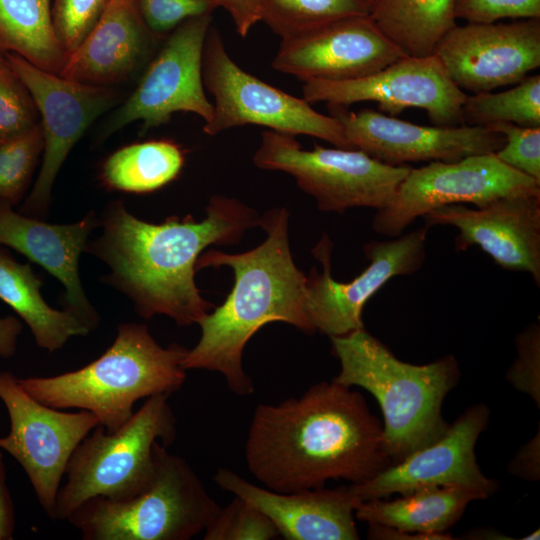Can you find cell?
Segmentation results:
<instances>
[{
	"mask_svg": "<svg viewBox=\"0 0 540 540\" xmlns=\"http://www.w3.org/2000/svg\"><path fill=\"white\" fill-rule=\"evenodd\" d=\"M230 15L237 33L246 37L252 27L261 21L258 0H213Z\"/></svg>",
	"mask_w": 540,
	"mask_h": 540,
	"instance_id": "obj_40",
	"label": "cell"
},
{
	"mask_svg": "<svg viewBox=\"0 0 540 540\" xmlns=\"http://www.w3.org/2000/svg\"><path fill=\"white\" fill-rule=\"evenodd\" d=\"M540 126V75L525 77L503 92L467 95L462 107V124L487 126L495 123Z\"/></svg>",
	"mask_w": 540,
	"mask_h": 540,
	"instance_id": "obj_29",
	"label": "cell"
},
{
	"mask_svg": "<svg viewBox=\"0 0 540 540\" xmlns=\"http://www.w3.org/2000/svg\"><path fill=\"white\" fill-rule=\"evenodd\" d=\"M539 538H540V530L537 529L531 532L530 534H527L524 537H522L521 540H535V539L538 540Z\"/></svg>",
	"mask_w": 540,
	"mask_h": 540,
	"instance_id": "obj_44",
	"label": "cell"
},
{
	"mask_svg": "<svg viewBox=\"0 0 540 540\" xmlns=\"http://www.w3.org/2000/svg\"><path fill=\"white\" fill-rule=\"evenodd\" d=\"M368 539L376 540H451V534H422L402 531L393 527L368 523Z\"/></svg>",
	"mask_w": 540,
	"mask_h": 540,
	"instance_id": "obj_42",
	"label": "cell"
},
{
	"mask_svg": "<svg viewBox=\"0 0 540 540\" xmlns=\"http://www.w3.org/2000/svg\"><path fill=\"white\" fill-rule=\"evenodd\" d=\"M205 89L214 98L213 114L203 132L214 136L228 129L259 125L288 135H307L335 147L353 149L340 122L244 71L228 54L218 30L210 26L203 48Z\"/></svg>",
	"mask_w": 540,
	"mask_h": 540,
	"instance_id": "obj_9",
	"label": "cell"
},
{
	"mask_svg": "<svg viewBox=\"0 0 540 540\" xmlns=\"http://www.w3.org/2000/svg\"><path fill=\"white\" fill-rule=\"evenodd\" d=\"M486 127L505 137L503 147L495 152V156L507 166L540 183V126L502 122Z\"/></svg>",
	"mask_w": 540,
	"mask_h": 540,
	"instance_id": "obj_35",
	"label": "cell"
},
{
	"mask_svg": "<svg viewBox=\"0 0 540 540\" xmlns=\"http://www.w3.org/2000/svg\"><path fill=\"white\" fill-rule=\"evenodd\" d=\"M41 279L28 263L18 262L0 245V299L29 327L36 344L52 353L90 330L66 310L50 307L40 292Z\"/></svg>",
	"mask_w": 540,
	"mask_h": 540,
	"instance_id": "obj_25",
	"label": "cell"
},
{
	"mask_svg": "<svg viewBox=\"0 0 540 540\" xmlns=\"http://www.w3.org/2000/svg\"><path fill=\"white\" fill-rule=\"evenodd\" d=\"M147 28L159 39L171 33L187 19L212 14L213 0H133Z\"/></svg>",
	"mask_w": 540,
	"mask_h": 540,
	"instance_id": "obj_36",
	"label": "cell"
},
{
	"mask_svg": "<svg viewBox=\"0 0 540 540\" xmlns=\"http://www.w3.org/2000/svg\"><path fill=\"white\" fill-rule=\"evenodd\" d=\"M455 15L467 23L540 18V0H457Z\"/></svg>",
	"mask_w": 540,
	"mask_h": 540,
	"instance_id": "obj_38",
	"label": "cell"
},
{
	"mask_svg": "<svg viewBox=\"0 0 540 540\" xmlns=\"http://www.w3.org/2000/svg\"><path fill=\"white\" fill-rule=\"evenodd\" d=\"M489 418L485 404H474L434 442L391 464L369 481L348 487L362 501L433 486L472 488L488 498L497 491L498 482L481 471L475 445Z\"/></svg>",
	"mask_w": 540,
	"mask_h": 540,
	"instance_id": "obj_18",
	"label": "cell"
},
{
	"mask_svg": "<svg viewBox=\"0 0 540 540\" xmlns=\"http://www.w3.org/2000/svg\"><path fill=\"white\" fill-rule=\"evenodd\" d=\"M261 21L281 39L352 16L369 15L366 0H258Z\"/></svg>",
	"mask_w": 540,
	"mask_h": 540,
	"instance_id": "obj_30",
	"label": "cell"
},
{
	"mask_svg": "<svg viewBox=\"0 0 540 540\" xmlns=\"http://www.w3.org/2000/svg\"><path fill=\"white\" fill-rule=\"evenodd\" d=\"M433 54L462 91L517 84L540 66V18L455 25Z\"/></svg>",
	"mask_w": 540,
	"mask_h": 540,
	"instance_id": "obj_16",
	"label": "cell"
},
{
	"mask_svg": "<svg viewBox=\"0 0 540 540\" xmlns=\"http://www.w3.org/2000/svg\"><path fill=\"white\" fill-rule=\"evenodd\" d=\"M212 14L185 20L169 33L137 80L133 91L112 109L97 130L102 143L135 121L140 134L170 122L176 112L193 113L210 121L213 103L206 97L202 58Z\"/></svg>",
	"mask_w": 540,
	"mask_h": 540,
	"instance_id": "obj_10",
	"label": "cell"
},
{
	"mask_svg": "<svg viewBox=\"0 0 540 540\" xmlns=\"http://www.w3.org/2000/svg\"><path fill=\"white\" fill-rule=\"evenodd\" d=\"M187 350L172 343L162 347L148 327L123 323L111 346L97 359L74 371L49 377L18 378L39 402L56 408L93 413L107 432L120 428L142 399L178 391L186 379Z\"/></svg>",
	"mask_w": 540,
	"mask_h": 540,
	"instance_id": "obj_5",
	"label": "cell"
},
{
	"mask_svg": "<svg viewBox=\"0 0 540 540\" xmlns=\"http://www.w3.org/2000/svg\"><path fill=\"white\" fill-rule=\"evenodd\" d=\"M206 217L171 216L160 224L138 219L122 200L101 215V233L85 252L110 269L102 280L125 294L144 319L166 315L178 326L198 322L215 306L203 298L194 275L199 256L210 245L238 243L260 217L235 198L214 195Z\"/></svg>",
	"mask_w": 540,
	"mask_h": 540,
	"instance_id": "obj_2",
	"label": "cell"
},
{
	"mask_svg": "<svg viewBox=\"0 0 540 540\" xmlns=\"http://www.w3.org/2000/svg\"><path fill=\"white\" fill-rule=\"evenodd\" d=\"M354 149L392 166L413 162H454L471 155L492 154L505 137L486 126H423L363 109L327 105Z\"/></svg>",
	"mask_w": 540,
	"mask_h": 540,
	"instance_id": "obj_17",
	"label": "cell"
},
{
	"mask_svg": "<svg viewBox=\"0 0 540 540\" xmlns=\"http://www.w3.org/2000/svg\"><path fill=\"white\" fill-rule=\"evenodd\" d=\"M267 233L257 247L237 254L203 252L196 270L228 266L234 285L224 303L199 322L201 336L182 360V367L222 374L239 396L254 391L242 357L251 337L270 322H284L307 334L315 333L306 312V276L295 265L289 244V213L275 207L260 217Z\"/></svg>",
	"mask_w": 540,
	"mask_h": 540,
	"instance_id": "obj_3",
	"label": "cell"
},
{
	"mask_svg": "<svg viewBox=\"0 0 540 540\" xmlns=\"http://www.w3.org/2000/svg\"><path fill=\"white\" fill-rule=\"evenodd\" d=\"M155 474L138 495L123 501L94 497L68 520L85 540H189L205 530L220 509L188 464L153 446Z\"/></svg>",
	"mask_w": 540,
	"mask_h": 540,
	"instance_id": "obj_6",
	"label": "cell"
},
{
	"mask_svg": "<svg viewBox=\"0 0 540 540\" xmlns=\"http://www.w3.org/2000/svg\"><path fill=\"white\" fill-rule=\"evenodd\" d=\"M457 0H372L369 16L405 55H433L456 24Z\"/></svg>",
	"mask_w": 540,
	"mask_h": 540,
	"instance_id": "obj_26",
	"label": "cell"
},
{
	"mask_svg": "<svg viewBox=\"0 0 540 540\" xmlns=\"http://www.w3.org/2000/svg\"><path fill=\"white\" fill-rule=\"evenodd\" d=\"M366 1H367V2L369 3V5H370V3H371L372 0H366Z\"/></svg>",
	"mask_w": 540,
	"mask_h": 540,
	"instance_id": "obj_45",
	"label": "cell"
},
{
	"mask_svg": "<svg viewBox=\"0 0 540 540\" xmlns=\"http://www.w3.org/2000/svg\"><path fill=\"white\" fill-rule=\"evenodd\" d=\"M403 56L370 16L362 15L281 39L271 65L302 82L346 81L373 74Z\"/></svg>",
	"mask_w": 540,
	"mask_h": 540,
	"instance_id": "obj_19",
	"label": "cell"
},
{
	"mask_svg": "<svg viewBox=\"0 0 540 540\" xmlns=\"http://www.w3.org/2000/svg\"><path fill=\"white\" fill-rule=\"evenodd\" d=\"M245 460L264 487L282 493L322 488L332 479L361 484L392 464L383 425L363 395L334 380L257 405Z\"/></svg>",
	"mask_w": 540,
	"mask_h": 540,
	"instance_id": "obj_1",
	"label": "cell"
},
{
	"mask_svg": "<svg viewBox=\"0 0 540 540\" xmlns=\"http://www.w3.org/2000/svg\"><path fill=\"white\" fill-rule=\"evenodd\" d=\"M168 394L148 397L120 428H94L73 451L66 483L59 488L54 520H66L82 503L103 497L130 499L144 491L155 474L153 446L174 442L176 417Z\"/></svg>",
	"mask_w": 540,
	"mask_h": 540,
	"instance_id": "obj_7",
	"label": "cell"
},
{
	"mask_svg": "<svg viewBox=\"0 0 540 540\" xmlns=\"http://www.w3.org/2000/svg\"><path fill=\"white\" fill-rule=\"evenodd\" d=\"M15 514L12 498L6 484V470L0 452V540L13 538Z\"/></svg>",
	"mask_w": 540,
	"mask_h": 540,
	"instance_id": "obj_41",
	"label": "cell"
},
{
	"mask_svg": "<svg viewBox=\"0 0 540 540\" xmlns=\"http://www.w3.org/2000/svg\"><path fill=\"white\" fill-rule=\"evenodd\" d=\"M0 399L10 419L8 434L0 436V448L22 466L40 505L54 520L68 461L99 421L86 410L63 412L39 402L9 371H0Z\"/></svg>",
	"mask_w": 540,
	"mask_h": 540,
	"instance_id": "obj_13",
	"label": "cell"
},
{
	"mask_svg": "<svg viewBox=\"0 0 540 540\" xmlns=\"http://www.w3.org/2000/svg\"><path fill=\"white\" fill-rule=\"evenodd\" d=\"M2 53L35 100L44 139L36 180L19 212L45 219L54 182L68 154L93 122L118 106L126 95L120 88L71 81L42 70L17 54Z\"/></svg>",
	"mask_w": 540,
	"mask_h": 540,
	"instance_id": "obj_11",
	"label": "cell"
},
{
	"mask_svg": "<svg viewBox=\"0 0 540 540\" xmlns=\"http://www.w3.org/2000/svg\"><path fill=\"white\" fill-rule=\"evenodd\" d=\"M422 218L427 228L456 227L457 250L478 246L501 267L530 273L539 286L540 192L499 198L480 208L445 205Z\"/></svg>",
	"mask_w": 540,
	"mask_h": 540,
	"instance_id": "obj_20",
	"label": "cell"
},
{
	"mask_svg": "<svg viewBox=\"0 0 540 540\" xmlns=\"http://www.w3.org/2000/svg\"><path fill=\"white\" fill-rule=\"evenodd\" d=\"M0 201V245L12 248L55 277L64 287V310L79 319L90 331L97 328L100 316L90 303L79 275V258L85 252L100 219L89 212L71 224H51L16 212Z\"/></svg>",
	"mask_w": 540,
	"mask_h": 540,
	"instance_id": "obj_21",
	"label": "cell"
},
{
	"mask_svg": "<svg viewBox=\"0 0 540 540\" xmlns=\"http://www.w3.org/2000/svg\"><path fill=\"white\" fill-rule=\"evenodd\" d=\"M517 356L506 373V380L529 395L540 407V326L533 323L515 338Z\"/></svg>",
	"mask_w": 540,
	"mask_h": 540,
	"instance_id": "obj_37",
	"label": "cell"
},
{
	"mask_svg": "<svg viewBox=\"0 0 540 540\" xmlns=\"http://www.w3.org/2000/svg\"><path fill=\"white\" fill-rule=\"evenodd\" d=\"M110 0H52V22L69 56L92 31Z\"/></svg>",
	"mask_w": 540,
	"mask_h": 540,
	"instance_id": "obj_34",
	"label": "cell"
},
{
	"mask_svg": "<svg viewBox=\"0 0 540 540\" xmlns=\"http://www.w3.org/2000/svg\"><path fill=\"white\" fill-rule=\"evenodd\" d=\"M22 331V323L13 316L0 318V357L11 358L17 347V340Z\"/></svg>",
	"mask_w": 540,
	"mask_h": 540,
	"instance_id": "obj_43",
	"label": "cell"
},
{
	"mask_svg": "<svg viewBox=\"0 0 540 540\" xmlns=\"http://www.w3.org/2000/svg\"><path fill=\"white\" fill-rule=\"evenodd\" d=\"M39 122L33 96L0 52V142L25 133Z\"/></svg>",
	"mask_w": 540,
	"mask_h": 540,
	"instance_id": "obj_33",
	"label": "cell"
},
{
	"mask_svg": "<svg viewBox=\"0 0 540 540\" xmlns=\"http://www.w3.org/2000/svg\"><path fill=\"white\" fill-rule=\"evenodd\" d=\"M162 41L147 28L133 0H110L89 35L68 56L60 76L119 88L138 80Z\"/></svg>",
	"mask_w": 540,
	"mask_h": 540,
	"instance_id": "obj_23",
	"label": "cell"
},
{
	"mask_svg": "<svg viewBox=\"0 0 540 540\" xmlns=\"http://www.w3.org/2000/svg\"><path fill=\"white\" fill-rule=\"evenodd\" d=\"M204 532V540H270L279 537L272 521L238 496L220 507Z\"/></svg>",
	"mask_w": 540,
	"mask_h": 540,
	"instance_id": "obj_32",
	"label": "cell"
},
{
	"mask_svg": "<svg viewBox=\"0 0 540 540\" xmlns=\"http://www.w3.org/2000/svg\"><path fill=\"white\" fill-rule=\"evenodd\" d=\"M43 149L40 122L23 134L0 142V201L14 207L25 199Z\"/></svg>",
	"mask_w": 540,
	"mask_h": 540,
	"instance_id": "obj_31",
	"label": "cell"
},
{
	"mask_svg": "<svg viewBox=\"0 0 540 540\" xmlns=\"http://www.w3.org/2000/svg\"><path fill=\"white\" fill-rule=\"evenodd\" d=\"M428 228L421 227L389 241L364 246L369 265L350 282L331 276L332 242L324 234L313 249L322 273L313 268L306 276V312L315 331L340 336L364 328L362 312L368 300L395 276L418 271L426 257Z\"/></svg>",
	"mask_w": 540,
	"mask_h": 540,
	"instance_id": "obj_14",
	"label": "cell"
},
{
	"mask_svg": "<svg viewBox=\"0 0 540 540\" xmlns=\"http://www.w3.org/2000/svg\"><path fill=\"white\" fill-rule=\"evenodd\" d=\"M52 0H0V52L60 75L68 55L52 22Z\"/></svg>",
	"mask_w": 540,
	"mask_h": 540,
	"instance_id": "obj_27",
	"label": "cell"
},
{
	"mask_svg": "<svg viewBox=\"0 0 540 540\" xmlns=\"http://www.w3.org/2000/svg\"><path fill=\"white\" fill-rule=\"evenodd\" d=\"M330 340L340 363L332 380L361 387L378 401L384 418V448L392 464L446 431L449 424L442 416V404L460 378L453 355L423 365L407 363L365 328Z\"/></svg>",
	"mask_w": 540,
	"mask_h": 540,
	"instance_id": "obj_4",
	"label": "cell"
},
{
	"mask_svg": "<svg viewBox=\"0 0 540 540\" xmlns=\"http://www.w3.org/2000/svg\"><path fill=\"white\" fill-rule=\"evenodd\" d=\"M486 498L482 492L467 487H425L391 501H361L355 518L411 533L441 534L458 522L470 502Z\"/></svg>",
	"mask_w": 540,
	"mask_h": 540,
	"instance_id": "obj_24",
	"label": "cell"
},
{
	"mask_svg": "<svg viewBox=\"0 0 540 540\" xmlns=\"http://www.w3.org/2000/svg\"><path fill=\"white\" fill-rule=\"evenodd\" d=\"M184 163L183 149L172 140L133 143L121 147L105 159L100 179L110 190L148 193L175 180Z\"/></svg>",
	"mask_w": 540,
	"mask_h": 540,
	"instance_id": "obj_28",
	"label": "cell"
},
{
	"mask_svg": "<svg viewBox=\"0 0 540 540\" xmlns=\"http://www.w3.org/2000/svg\"><path fill=\"white\" fill-rule=\"evenodd\" d=\"M540 192V183L501 162L495 153L478 154L454 162H430L411 168L395 195L377 210L376 233L395 238L415 219L450 204L484 207L520 194Z\"/></svg>",
	"mask_w": 540,
	"mask_h": 540,
	"instance_id": "obj_12",
	"label": "cell"
},
{
	"mask_svg": "<svg viewBox=\"0 0 540 540\" xmlns=\"http://www.w3.org/2000/svg\"><path fill=\"white\" fill-rule=\"evenodd\" d=\"M303 98L310 104L349 106L372 101L379 111L397 116L407 108L425 110L434 126L462 124V107L467 94L447 75L438 58L403 56L385 68L346 81L303 82Z\"/></svg>",
	"mask_w": 540,
	"mask_h": 540,
	"instance_id": "obj_15",
	"label": "cell"
},
{
	"mask_svg": "<svg viewBox=\"0 0 540 540\" xmlns=\"http://www.w3.org/2000/svg\"><path fill=\"white\" fill-rule=\"evenodd\" d=\"M224 491L262 511L286 540H357L355 509L362 501L348 486L282 493L220 468L213 477Z\"/></svg>",
	"mask_w": 540,
	"mask_h": 540,
	"instance_id": "obj_22",
	"label": "cell"
},
{
	"mask_svg": "<svg viewBox=\"0 0 540 540\" xmlns=\"http://www.w3.org/2000/svg\"><path fill=\"white\" fill-rule=\"evenodd\" d=\"M511 474L526 481H538L540 479V429L523 446L508 464Z\"/></svg>",
	"mask_w": 540,
	"mask_h": 540,
	"instance_id": "obj_39",
	"label": "cell"
},
{
	"mask_svg": "<svg viewBox=\"0 0 540 540\" xmlns=\"http://www.w3.org/2000/svg\"><path fill=\"white\" fill-rule=\"evenodd\" d=\"M253 162L260 169L291 175L319 210L337 213L357 207L384 208L412 168L383 163L354 148L315 144L306 150L294 136L272 130L262 133Z\"/></svg>",
	"mask_w": 540,
	"mask_h": 540,
	"instance_id": "obj_8",
	"label": "cell"
}]
</instances>
